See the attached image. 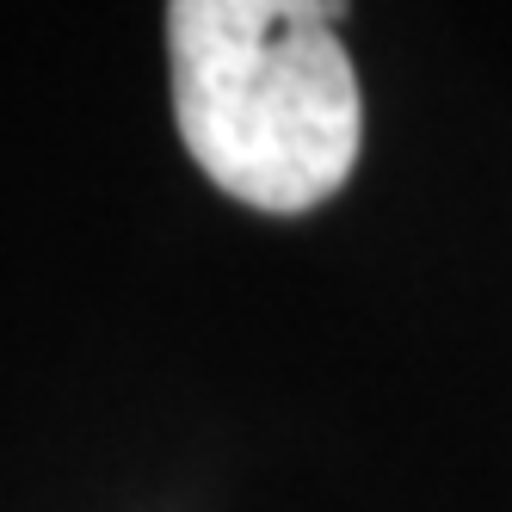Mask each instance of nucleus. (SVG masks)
I'll list each match as a JSON object with an SVG mask.
<instances>
[{
	"mask_svg": "<svg viewBox=\"0 0 512 512\" xmlns=\"http://www.w3.org/2000/svg\"><path fill=\"white\" fill-rule=\"evenodd\" d=\"M334 0H179L167 13L173 118L229 198L303 216L358 161V75Z\"/></svg>",
	"mask_w": 512,
	"mask_h": 512,
	"instance_id": "obj_1",
	"label": "nucleus"
}]
</instances>
